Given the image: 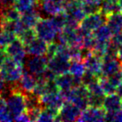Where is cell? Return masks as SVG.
<instances>
[{
	"label": "cell",
	"mask_w": 122,
	"mask_h": 122,
	"mask_svg": "<svg viewBox=\"0 0 122 122\" xmlns=\"http://www.w3.org/2000/svg\"><path fill=\"white\" fill-rule=\"evenodd\" d=\"M10 93L6 96V110L12 120H15L18 116L26 112L27 94L20 90L17 83L9 84Z\"/></svg>",
	"instance_id": "cell-1"
},
{
	"label": "cell",
	"mask_w": 122,
	"mask_h": 122,
	"mask_svg": "<svg viewBox=\"0 0 122 122\" xmlns=\"http://www.w3.org/2000/svg\"><path fill=\"white\" fill-rule=\"evenodd\" d=\"M23 71V64L7 56L0 67V78L7 84L17 83Z\"/></svg>",
	"instance_id": "cell-2"
},
{
	"label": "cell",
	"mask_w": 122,
	"mask_h": 122,
	"mask_svg": "<svg viewBox=\"0 0 122 122\" xmlns=\"http://www.w3.org/2000/svg\"><path fill=\"white\" fill-rule=\"evenodd\" d=\"M37 37L45 40L46 43H51L55 40L57 30H55L50 19L41 17L34 27Z\"/></svg>",
	"instance_id": "cell-3"
},
{
	"label": "cell",
	"mask_w": 122,
	"mask_h": 122,
	"mask_svg": "<svg viewBox=\"0 0 122 122\" xmlns=\"http://www.w3.org/2000/svg\"><path fill=\"white\" fill-rule=\"evenodd\" d=\"M5 50L9 57L13 58L16 61L24 65V60L27 53H26L25 46L19 37H16L14 40L11 41L5 47Z\"/></svg>",
	"instance_id": "cell-4"
},
{
	"label": "cell",
	"mask_w": 122,
	"mask_h": 122,
	"mask_svg": "<svg viewBox=\"0 0 122 122\" xmlns=\"http://www.w3.org/2000/svg\"><path fill=\"white\" fill-rule=\"evenodd\" d=\"M81 110L71 102H65L59 111L55 121H78Z\"/></svg>",
	"instance_id": "cell-5"
},
{
	"label": "cell",
	"mask_w": 122,
	"mask_h": 122,
	"mask_svg": "<svg viewBox=\"0 0 122 122\" xmlns=\"http://www.w3.org/2000/svg\"><path fill=\"white\" fill-rule=\"evenodd\" d=\"M106 19H107L106 15L102 14V12L87 14L82 19V20L79 23V27L83 30L93 32L97 28L106 23Z\"/></svg>",
	"instance_id": "cell-6"
},
{
	"label": "cell",
	"mask_w": 122,
	"mask_h": 122,
	"mask_svg": "<svg viewBox=\"0 0 122 122\" xmlns=\"http://www.w3.org/2000/svg\"><path fill=\"white\" fill-rule=\"evenodd\" d=\"M48 60L45 56L30 55L29 59L25 61V66L27 71L34 75L35 77L40 76L47 68Z\"/></svg>",
	"instance_id": "cell-7"
},
{
	"label": "cell",
	"mask_w": 122,
	"mask_h": 122,
	"mask_svg": "<svg viewBox=\"0 0 122 122\" xmlns=\"http://www.w3.org/2000/svg\"><path fill=\"white\" fill-rule=\"evenodd\" d=\"M71 60L68 58L60 56L58 54H55L54 57L48 59L47 61V68L53 71L56 76L69 72Z\"/></svg>",
	"instance_id": "cell-8"
},
{
	"label": "cell",
	"mask_w": 122,
	"mask_h": 122,
	"mask_svg": "<svg viewBox=\"0 0 122 122\" xmlns=\"http://www.w3.org/2000/svg\"><path fill=\"white\" fill-rule=\"evenodd\" d=\"M55 84L57 85L60 91H67L71 90L73 87L82 84L81 78H77L71 75L70 72L62 73L57 75L54 79Z\"/></svg>",
	"instance_id": "cell-9"
},
{
	"label": "cell",
	"mask_w": 122,
	"mask_h": 122,
	"mask_svg": "<svg viewBox=\"0 0 122 122\" xmlns=\"http://www.w3.org/2000/svg\"><path fill=\"white\" fill-rule=\"evenodd\" d=\"M106 112L102 107L88 106L83 110L78 121H104Z\"/></svg>",
	"instance_id": "cell-10"
},
{
	"label": "cell",
	"mask_w": 122,
	"mask_h": 122,
	"mask_svg": "<svg viewBox=\"0 0 122 122\" xmlns=\"http://www.w3.org/2000/svg\"><path fill=\"white\" fill-rule=\"evenodd\" d=\"M122 107V97L117 93H113L111 95L104 96L102 108L104 109L106 113L117 114L121 110Z\"/></svg>",
	"instance_id": "cell-11"
},
{
	"label": "cell",
	"mask_w": 122,
	"mask_h": 122,
	"mask_svg": "<svg viewBox=\"0 0 122 122\" xmlns=\"http://www.w3.org/2000/svg\"><path fill=\"white\" fill-rule=\"evenodd\" d=\"M84 63L86 66V71L95 75L96 78L102 76V60L96 54L91 53L84 59Z\"/></svg>",
	"instance_id": "cell-12"
},
{
	"label": "cell",
	"mask_w": 122,
	"mask_h": 122,
	"mask_svg": "<svg viewBox=\"0 0 122 122\" xmlns=\"http://www.w3.org/2000/svg\"><path fill=\"white\" fill-rule=\"evenodd\" d=\"M39 100L43 107H49L57 111H60L61 106L65 102L60 92L41 95L39 97Z\"/></svg>",
	"instance_id": "cell-13"
},
{
	"label": "cell",
	"mask_w": 122,
	"mask_h": 122,
	"mask_svg": "<svg viewBox=\"0 0 122 122\" xmlns=\"http://www.w3.org/2000/svg\"><path fill=\"white\" fill-rule=\"evenodd\" d=\"M48 43L39 37L35 38L31 43L25 46L26 53L29 55H38V56H46L47 52Z\"/></svg>",
	"instance_id": "cell-14"
},
{
	"label": "cell",
	"mask_w": 122,
	"mask_h": 122,
	"mask_svg": "<svg viewBox=\"0 0 122 122\" xmlns=\"http://www.w3.org/2000/svg\"><path fill=\"white\" fill-rule=\"evenodd\" d=\"M37 78L34 75L30 73L28 71H23L20 79L18 80L17 84L20 90H22L26 94H31L37 85Z\"/></svg>",
	"instance_id": "cell-15"
},
{
	"label": "cell",
	"mask_w": 122,
	"mask_h": 122,
	"mask_svg": "<svg viewBox=\"0 0 122 122\" xmlns=\"http://www.w3.org/2000/svg\"><path fill=\"white\" fill-rule=\"evenodd\" d=\"M121 65V61L118 59V57L102 60V76L110 77V76H112L116 73H119V72H120Z\"/></svg>",
	"instance_id": "cell-16"
},
{
	"label": "cell",
	"mask_w": 122,
	"mask_h": 122,
	"mask_svg": "<svg viewBox=\"0 0 122 122\" xmlns=\"http://www.w3.org/2000/svg\"><path fill=\"white\" fill-rule=\"evenodd\" d=\"M40 18L41 16L40 13L38 11V7H36L34 9H31L21 14L20 20L21 24L23 25V27L27 30V29L34 28Z\"/></svg>",
	"instance_id": "cell-17"
},
{
	"label": "cell",
	"mask_w": 122,
	"mask_h": 122,
	"mask_svg": "<svg viewBox=\"0 0 122 122\" xmlns=\"http://www.w3.org/2000/svg\"><path fill=\"white\" fill-rule=\"evenodd\" d=\"M106 24L108 25L112 34L117 35L122 33V13L117 12L106 16Z\"/></svg>",
	"instance_id": "cell-18"
},
{
	"label": "cell",
	"mask_w": 122,
	"mask_h": 122,
	"mask_svg": "<svg viewBox=\"0 0 122 122\" xmlns=\"http://www.w3.org/2000/svg\"><path fill=\"white\" fill-rule=\"evenodd\" d=\"M93 35L95 37V40L103 41V42H108L113 37L112 30H110V28L108 27L107 24H103L99 28H97L95 30L93 31Z\"/></svg>",
	"instance_id": "cell-19"
},
{
	"label": "cell",
	"mask_w": 122,
	"mask_h": 122,
	"mask_svg": "<svg viewBox=\"0 0 122 122\" xmlns=\"http://www.w3.org/2000/svg\"><path fill=\"white\" fill-rule=\"evenodd\" d=\"M14 6L20 14H23L29 10L39 7L38 0H14Z\"/></svg>",
	"instance_id": "cell-20"
},
{
	"label": "cell",
	"mask_w": 122,
	"mask_h": 122,
	"mask_svg": "<svg viewBox=\"0 0 122 122\" xmlns=\"http://www.w3.org/2000/svg\"><path fill=\"white\" fill-rule=\"evenodd\" d=\"M120 11H121V6L119 5V2H113L112 0H102L101 12L106 16Z\"/></svg>",
	"instance_id": "cell-21"
},
{
	"label": "cell",
	"mask_w": 122,
	"mask_h": 122,
	"mask_svg": "<svg viewBox=\"0 0 122 122\" xmlns=\"http://www.w3.org/2000/svg\"><path fill=\"white\" fill-rule=\"evenodd\" d=\"M69 72L77 78H82L86 72V66L83 60H73L71 61V66Z\"/></svg>",
	"instance_id": "cell-22"
},
{
	"label": "cell",
	"mask_w": 122,
	"mask_h": 122,
	"mask_svg": "<svg viewBox=\"0 0 122 122\" xmlns=\"http://www.w3.org/2000/svg\"><path fill=\"white\" fill-rule=\"evenodd\" d=\"M59 111L49 107H43L37 121H55Z\"/></svg>",
	"instance_id": "cell-23"
},
{
	"label": "cell",
	"mask_w": 122,
	"mask_h": 122,
	"mask_svg": "<svg viewBox=\"0 0 122 122\" xmlns=\"http://www.w3.org/2000/svg\"><path fill=\"white\" fill-rule=\"evenodd\" d=\"M98 82H99V84H100V86H101V87H102V91H103L105 95L116 93L117 87L109 80V78H107V77L101 76V77L98 78Z\"/></svg>",
	"instance_id": "cell-24"
},
{
	"label": "cell",
	"mask_w": 122,
	"mask_h": 122,
	"mask_svg": "<svg viewBox=\"0 0 122 122\" xmlns=\"http://www.w3.org/2000/svg\"><path fill=\"white\" fill-rule=\"evenodd\" d=\"M50 20H51L52 23L54 25V27L55 28V30H56L57 32L59 33V32H61V31L63 30V28L65 27L67 17H66L65 13H61V14L53 15V17H52Z\"/></svg>",
	"instance_id": "cell-25"
},
{
	"label": "cell",
	"mask_w": 122,
	"mask_h": 122,
	"mask_svg": "<svg viewBox=\"0 0 122 122\" xmlns=\"http://www.w3.org/2000/svg\"><path fill=\"white\" fill-rule=\"evenodd\" d=\"M19 38L22 41V43L24 44V46H26L27 45H29L30 43H31L32 41L34 40L35 38H37V33L35 30L34 28H31V29H27L19 36Z\"/></svg>",
	"instance_id": "cell-26"
},
{
	"label": "cell",
	"mask_w": 122,
	"mask_h": 122,
	"mask_svg": "<svg viewBox=\"0 0 122 122\" xmlns=\"http://www.w3.org/2000/svg\"><path fill=\"white\" fill-rule=\"evenodd\" d=\"M81 5L86 15L101 12V4H95L88 2V1H85L81 4Z\"/></svg>",
	"instance_id": "cell-27"
},
{
	"label": "cell",
	"mask_w": 122,
	"mask_h": 122,
	"mask_svg": "<svg viewBox=\"0 0 122 122\" xmlns=\"http://www.w3.org/2000/svg\"><path fill=\"white\" fill-rule=\"evenodd\" d=\"M57 48H58V44H56L55 42H51V43H48L47 46V52H46V58L50 59V58L54 57V55L57 53Z\"/></svg>",
	"instance_id": "cell-28"
},
{
	"label": "cell",
	"mask_w": 122,
	"mask_h": 122,
	"mask_svg": "<svg viewBox=\"0 0 122 122\" xmlns=\"http://www.w3.org/2000/svg\"><path fill=\"white\" fill-rule=\"evenodd\" d=\"M5 111H6V101L4 96L0 95V119L5 112Z\"/></svg>",
	"instance_id": "cell-29"
},
{
	"label": "cell",
	"mask_w": 122,
	"mask_h": 122,
	"mask_svg": "<svg viewBox=\"0 0 122 122\" xmlns=\"http://www.w3.org/2000/svg\"><path fill=\"white\" fill-rule=\"evenodd\" d=\"M14 0H0V9L13 6Z\"/></svg>",
	"instance_id": "cell-30"
},
{
	"label": "cell",
	"mask_w": 122,
	"mask_h": 122,
	"mask_svg": "<svg viewBox=\"0 0 122 122\" xmlns=\"http://www.w3.org/2000/svg\"><path fill=\"white\" fill-rule=\"evenodd\" d=\"M16 121H31L30 116L28 114L27 112H24L23 113H21L20 116H18L17 118L15 119Z\"/></svg>",
	"instance_id": "cell-31"
},
{
	"label": "cell",
	"mask_w": 122,
	"mask_h": 122,
	"mask_svg": "<svg viewBox=\"0 0 122 122\" xmlns=\"http://www.w3.org/2000/svg\"><path fill=\"white\" fill-rule=\"evenodd\" d=\"M8 56L6 54V52L5 50V47L0 48V67L1 65L3 64V62L5 61V60L6 59V57Z\"/></svg>",
	"instance_id": "cell-32"
},
{
	"label": "cell",
	"mask_w": 122,
	"mask_h": 122,
	"mask_svg": "<svg viewBox=\"0 0 122 122\" xmlns=\"http://www.w3.org/2000/svg\"><path fill=\"white\" fill-rule=\"evenodd\" d=\"M117 57H118V59H119V61H121V63H122V43H121V45L119 46V49H118V54H117Z\"/></svg>",
	"instance_id": "cell-33"
},
{
	"label": "cell",
	"mask_w": 122,
	"mask_h": 122,
	"mask_svg": "<svg viewBox=\"0 0 122 122\" xmlns=\"http://www.w3.org/2000/svg\"><path fill=\"white\" fill-rule=\"evenodd\" d=\"M88 2H91V3H95V4H101L102 3V0H86Z\"/></svg>",
	"instance_id": "cell-34"
},
{
	"label": "cell",
	"mask_w": 122,
	"mask_h": 122,
	"mask_svg": "<svg viewBox=\"0 0 122 122\" xmlns=\"http://www.w3.org/2000/svg\"><path fill=\"white\" fill-rule=\"evenodd\" d=\"M64 4H67V3H70V2H72V1H74V0H62Z\"/></svg>",
	"instance_id": "cell-35"
},
{
	"label": "cell",
	"mask_w": 122,
	"mask_h": 122,
	"mask_svg": "<svg viewBox=\"0 0 122 122\" xmlns=\"http://www.w3.org/2000/svg\"><path fill=\"white\" fill-rule=\"evenodd\" d=\"M76 1H78V2H79V3H83V2H85L86 0H76Z\"/></svg>",
	"instance_id": "cell-36"
},
{
	"label": "cell",
	"mask_w": 122,
	"mask_h": 122,
	"mask_svg": "<svg viewBox=\"0 0 122 122\" xmlns=\"http://www.w3.org/2000/svg\"><path fill=\"white\" fill-rule=\"evenodd\" d=\"M119 5L122 7V0H119Z\"/></svg>",
	"instance_id": "cell-37"
},
{
	"label": "cell",
	"mask_w": 122,
	"mask_h": 122,
	"mask_svg": "<svg viewBox=\"0 0 122 122\" xmlns=\"http://www.w3.org/2000/svg\"><path fill=\"white\" fill-rule=\"evenodd\" d=\"M2 31V26H1V19H0V32Z\"/></svg>",
	"instance_id": "cell-38"
},
{
	"label": "cell",
	"mask_w": 122,
	"mask_h": 122,
	"mask_svg": "<svg viewBox=\"0 0 122 122\" xmlns=\"http://www.w3.org/2000/svg\"><path fill=\"white\" fill-rule=\"evenodd\" d=\"M112 1H113V2H119V0H112Z\"/></svg>",
	"instance_id": "cell-39"
},
{
	"label": "cell",
	"mask_w": 122,
	"mask_h": 122,
	"mask_svg": "<svg viewBox=\"0 0 122 122\" xmlns=\"http://www.w3.org/2000/svg\"><path fill=\"white\" fill-rule=\"evenodd\" d=\"M121 110H122V107H121Z\"/></svg>",
	"instance_id": "cell-40"
}]
</instances>
